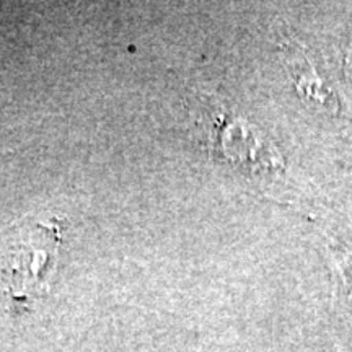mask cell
Wrapping results in <instances>:
<instances>
[{"label":"cell","instance_id":"1","mask_svg":"<svg viewBox=\"0 0 352 352\" xmlns=\"http://www.w3.org/2000/svg\"><path fill=\"white\" fill-rule=\"evenodd\" d=\"M63 230V222L56 217H26L13 226L6 252L7 283L13 297L26 300L50 289Z\"/></svg>","mask_w":352,"mask_h":352}]
</instances>
